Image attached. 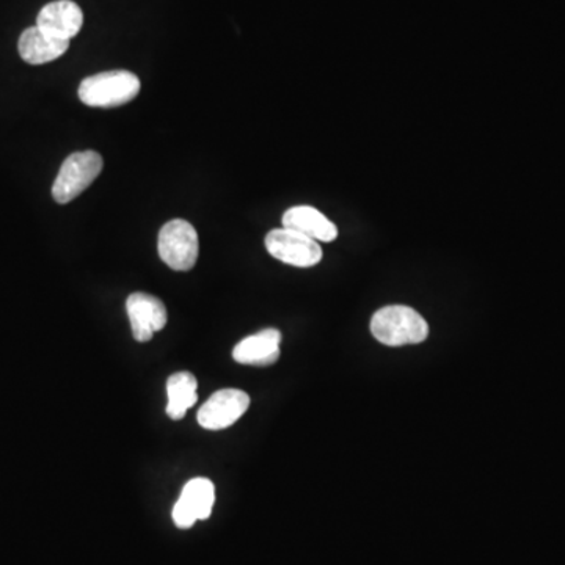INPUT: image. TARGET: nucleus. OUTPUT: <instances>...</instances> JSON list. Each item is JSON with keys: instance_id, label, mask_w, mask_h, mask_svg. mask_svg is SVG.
Wrapping results in <instances>:
<instances>
[{"instance_id": "obj_7", "label": "nucleus", "mask_w": 565, "mask_h": 565, "mask_svg": "<svg viewBox=\"0 0 565 565\" xmlns=\"http://www.w3.org/2000/svg\"><path fill=\"white\" fill-rule=\"evenodd\" d=\"M215 503V487L207 478L187 482L178 503L173 507V521L179 529H189L198 520L211 517Z\"/></svg>"}, {"instance_id": "obj_3", "label": "nucleus", "mask_w": 565, "mask_h": 565, "mask_svg": "<svg viewBox=\"0 0 565 565\" xmlns=\"http://www.w3.org/2000/svg\"><path fill=\"white\" fill-rule=\"evenodd\" d=\"M103 165V157L96 151H79L68 156L54 181V200L59 204L73 201L98 178Z\"/></svg>"}, {"instance_id": "obj_2", "label": "nucleus", "mask_w": 565, "mask_h": 565, "mask_svg": "<svg viewBox=\"0 0 565 565\" xmlns=\"http://www.w3.org/2000/svg\"><path fill=\"white\" fill-rule=\"evenodd\" d=\"M140 93V79L131 71H106L85 78L79 85V98L89 107L114 109L125 106Z\"/></svg>"}, {"instance_id": "obj_6", "label": "nucleus", "mask_w": 565, "mask_h": 565, "mask_svg": "<svg viewBox=\"0 0 565 565\" xmlns=\"http://www.w3.org/2000/svg\"><path fill=\"white\" fill-rule=\"evenodd\" d=\"M250 407V396L236 388H225L214 395L198 410V424L207 431H222L243 419Z\"/></svg>"}, {"instance_id": "obj_13", "label": "nucleus", "mask_w": 565, "mask_h": 565, "mask_svg": "<svg viewBox=\"0 0 565 565\" xmlns=\"http://www.w3.org/2000/svg\"><path fill=\"white\" fill-rule=\"evenodd\" d=\"M197 379L190 373L173 374L167 381V415L172 420L178 421L185 419L187 410L192 409L197 404Z\"/></svg>"}, {"instance_id": "obj_12", "label": "nucleus", "mask_w": 565, "mask_h": 565, "mask_svg": "<svg viewBox=\"0 0 565 565\" xmlns=\"http://www.w3.org/2000/svg\"><path fill=\"white\" fill-rule=\"evenodd\" d=\"M70 48V42L54 38L45 34L42 28H27L23 32L17 43L21 59L28 64H45L62 57Z\"/></svg>"}, {"instance_id": "obj_10", "label": "nucleus", "mask_w": 565, "mask_h": 565, "mask_svg": "<svg viewBox=\"0 0 565 565\" xmlns=\"http://www.w3.org/2000/svg\"><path fill=\"white\" fill-rule=\"evenodd\" d=\"M282 333L276 329H266L244 338L234 348L233 358L240 365L271 366L279 362Z\"/></svg>"}, {"instance_id": "obj_8", "label": "nucleus", "mask_w": 565, "mask_h": 565, "mask_svg": "<svg viewBox=\"0 0 565 565\" xmlns=\"http://www.w3.org/2000/svg\"><path fill=\"white\" fill-rule=\"evenodd\" d=\"M132 334L139 343H148L153 334L167 326V308L160 298L145 293H134L126 301Z\"/></svg>"}, {"instance_id": "obj_1", "label": "nucleus", "mask_w": 565, "mask_h": 565, "mask_svg": "<svg viewBox=\"0 0 565 565\" xmlns=\"http://www.w3.org/2000/svg\"><path fill=\"white\" fill-rule=\"evenodd\" d=\"M370 333L381 344L401 348L426 341L429 326L415 309L405 305H390L374 313Z\"/></svg>"}, {"instance_id": "obj_9", "label": "nucleus", "mask_w": 565, "mask_h": 565, "mask_svg": "<svg viewBox=\"0 0 565 565\" xmlns=\"http://www.w3.org/2000/svg\"><path fill=\"white\" fill-rule=\"evenodd\" d=\"M84 13L73 0H56L43 7L37 17V27L50 37L70 42L81 32Z\"/></svg>"}, {"instance_id": "obj_11", "label": "nucleus", "mask_w": 565, "mask_h": 565, "mask_svg": "<svg viewBox=\"0 0 565 565\" xmlns=\"http://www.w3.org/2000/svg\"><path fill=\"white\" fill-rule=\"evenodd\" d=\"M283 228L304 234L316 243H333L338 237L337 225L313 207H294L284 212Z\"/></svg>"}, {"instance_id": "obj_5", "label": "nucleus", "mask_w": 565, "mask_h": 565, "mask_svg": "<svg viewBox=\"0 0 565 565\" xmlns=\"http://www.w3.org/2000/svg\"><path fill=\"white\" fill-rule=\"evenodd\" d=\"M264 243L271 257L294 268H313L322 259L319 243L293 229H272Z\"/></svg>"}, {"instance_id": "obj_4", "label": "nucleus", "mask_w": 565, "mask_h": 565, "mask_svg": "<svg viewBox=\"0 0 565 565\" xmlns=\"http://www.w3.org/2000/svg\"><path fill=\"white\" fill-rule=\"evenodd\" d=\"M157 250L162 261L173 271H190L200 254L196 228L181 219L165 223L157 240Z\"/></svg>"}]
</instances>
